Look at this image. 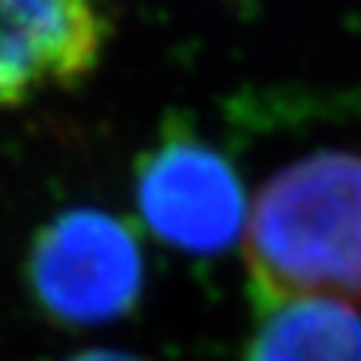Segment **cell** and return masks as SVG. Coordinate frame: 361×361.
<instances>
[{
	"label": "cell",
	"instance_id": "obj_1",
	"mask_svg": "<svg viewBox=\"0 0 361 361\" xmlns=\"http://www.w3.org/2000/svg\"><path fill=\"white\" fill-rule=\"evenodd\" d=\"M244 259L262 307L361 301V154L325 148L271 175L247 208Z\"/></svg>",
	"mask_w": 361,
	"mask_h": 361
},
{
	"label": "cell",
	"instance_id": "obj_2",
	"mask_svg": "<svg viewBox=\"0 0 361 361\" xmlns=\"http://www.w3.org/2000/svg\"><path fill=\"white\" fill-rule=\"evenodd\" d=\"M27 286L54 322L78 329L115 322L135 307L145 286L139 238L109 211H63L30 244Z\"/></svg>",
	"mask_w": 361,
	"mask_h": 361
},
{
	"label": "cell",
	"instance_id": "obj_3",
	"mask_svg": "<svg viewBox=\"0 0 361 361\" xmlns=\"http://www.w3.org/2000/svg\"><path fill=\"white\" fill-rule=\"evenodd\" d=\"M135 205L163 244L193 256L223 253L247 223L232 163L187 130H166L135 166Z\"/></svg>",
	"mask_w": 361,
	"mask_h": 361
},
{
	"label": "cell",
	"instance_id": "obj_4",
	"mask_svg": "<svg viewBox=\"0 0 361 361\" xmlns=\"http://www.w3.org/2000/svg\"><path fill=\"white\" fill-rule=\"evenodd\" d=\"M106 39L99 0H0V109L78 85Z\"/></svg>",
	"mask_w": 361,
	"mask_h": 361
},
{
	"label": "cell",
	"instance_id": "obj_5",
	"mask_svg": "<svg viewBox=\"0 0 361 361\" xmlns=\"http://www.w3.org/2000/svg\"><path fill=\"white\" fill-rule=\"evenodd\" d=\"M244 361H361V313L337 298L271 304Z\"/></svg>",
	"mask_w": 361,
	"mask_h": 361
},
{
	"label": "cell",
	"instance_id": "obj_6",
	"mask_svg": "<svg viewBox=\"0 0 361 361\" xmlns=\"http://www.w3.org/2000/svg\"><path fill=\"white\" fill-rule=\"evenodd\" d=\"M63 361H142V358L121 353V349H85V353H75Z\"/></svg>",
	"mask_w": 361,
	"mask_h": 361
}]
</instances>
